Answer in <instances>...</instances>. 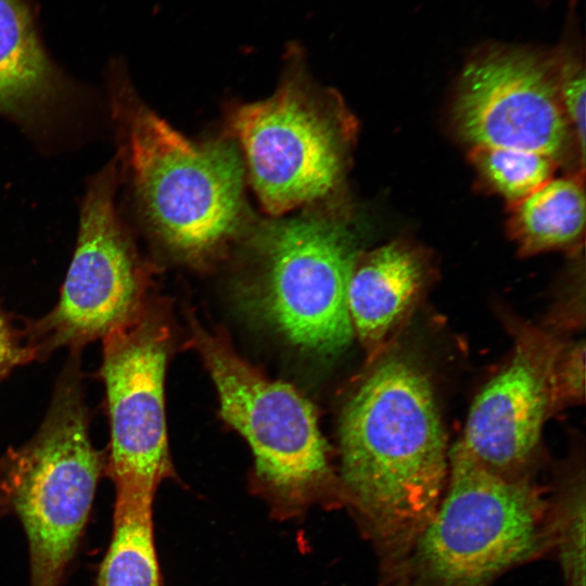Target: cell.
I'll list each match as a JSON object with an SVG mask.
<instances>
[{
  "mask_svg": "<svg viewBox=\"0 0 586 586\" xmlns=\"http://www.w3.org/2000/svg\"><path fill=\"white\" fill-rule=\"evenodd\" d=\"M339 445L342 508L372 547L381 578L407 553L447 483L449 450L425 371L403 354L379 358L342 409Z\"/></svg>",
  "mask_w": 586,
  "mask_h": 586,
  "instance_id": "1",
  "label": "cell"
},
{
  "mask_svg": "<svg viewBox=\"0 0 586 586\" xmlns=\"http://www.w3.org/2000/svg\"><path fill=\"white\" fill-rule=\"evenodd\" d=\"M448 460L435 512L379 586H493L511 570L551 556L544 489L489 471L461 441Z\"/></svg>",
  "mask_w": 586,
  "mask_h": 586,
  "instance_id": "2",
  "label": "cell"
},
{
  "mask_svg": "<svg viewBox=\"0 0 586 586\" xmlns=\"http://www.w3.org/2000/svg\"><path fill=\"white\" fill-rule=\"evenodd\" d=\"M113 112L139 207L177 257L209 259L238 230L244 166L227 140L194 142L141 103L116 67Z\"/></svg>",
  "mask_w": 586,
  "mask_h": 586,
  "instance_id": "3",
  "label": "cell"
},
{
  "mask_svg": "<svg viewBox=\"0 0 586 586\" xmlns=\"http://www.w3.org/2000/svg\"><path fill=\"white\" fill-rule=\"evenodd\" d=\"M190 343L215 384L221 418L251 447V489L271 518L296 521L315 507L342 508L336 468L313 403L243 359L221 332L189 315Z\"/></svg>",
  "mask_w": 586,
  "mask_h": 586,
  "instance_id": "4",
  "label": "cell"
},
{
  "mask_svg": "<svg viewBox=\"0 0 586 586\" xmlns=\"http://www.w3.org/2000/svg\"><path fill=\"white\" fill-rule=\"evenodd\" d=\"M79 354L58 379L37 433L0 457V517H16L29 549L30 586H61L105 472L91 442Z\"/></svg>",
  "mask_w": 586,
  "mask_h": 586,
  "instance_id": "5",
  "label": "cell"
},
{
  "mask_svg": "<svg viewBox=\"0 0 586 586\" xmlns=\"http://www.w3.org/2000/svg\"><path fill=\"white\" fill-rule=\"evenodd\" d=\"M249 307L302 351L333 357L355 336L347 304L358 256L344 220L328 213L265 224L254 238Z\"/></svg>",
  "mask_w": 586,
  "mask_h": 586,
  "instance_id": "6",
  "label": "cell"
},
{
  "mask_svg": "<svg viewBox=\"0 0 586 586\" xmlns=\"http://www.w3.org/2000/svg\"><path fill=\"white\" fill-rule=\"evenodd\" d=\"M116 181L115 162L92 178L59 302L42 318L25 320V337L36 360L60 347L79 353L132 319L151 298L150 272L115 206Z\"/></svg>",
  "mask_w": 586,
  "mask_h": 586,
  "instance_id": "7",
  "label": "cell"
},
{
  "mask_svg": "<svg viewBox=\"0 0 586 586\" xmlns=\"http://www.w3.org/2000/svg\"><path fill=\"white\" fill-rule=\"evenodd\" d=\"M99 375L105 385L110 445L105 474L115 498L154 500L176 477L165 418L164 382L174 335L168 309L150 298L103 339Z\"/></svg>",
  "mask_w": 586,
  "mask_h": 586,
  "instance_id": "8",
  "label": "cell"
},
{
  "mask_svg": "<svg viewBox=\"0 0 586 586\" xmlns=\"http://www.w3.org/2000/svg\"><path fill=\"white\" fill-rule=\"evenodd\" d=\"M231 127L263 207L279 216L329 194L343 169L345 133L336 107L300 69L275 93L239 106Z\"/></svg>",
  "mask_w": 586,
  "mask_h": 586,
  "instance_id": "9",
  "label": "cell"
},
{
  "mask_svg": "<svg viewBox=\"0 0 586 586\" xmlns=\"http://www.w3.org/2000/svg\"><path fill=\"white\" fill-rule=\"evenodd\" d=\"M454 118L472 148L518 149L556 160L573 133L552 50L525 46L489 42L470 55L458 78Z\"/></svg>",
  "mask_w": 586,
  "mask_h": 586,
  "instance_id": "10",
  "label": "cell"
},
{
  "mask_svg": "<svg viewBox=\"0 0 586 586\" xmlns=\"http://www.w3.org/2000/svg\"><path fill=\"white\" fill-rule=\"evenodd\" d=\"M509 364L474 398L461 440L486 469L509 480L530 473L544 423L556 411L553 373L561 341L534 326H514Z\"/></svg>",
  "mask_w": 586,
  "mask_h": 586,
  "instance_id": "11",
  "label": "cell"
},
{
  "mask_svg": "<svg viewBox=\"0 0 586 586\" xmlns=\"http://www.w3.org/2000/svg\"><path fill=\"white\" fill-rule=\"evenodd\" d=\"M425 281L421 256L394 241L358 254L348 282L347 304L354 334L377 361L395 329L418 300Z\"/></svg>",
  "mask_w": 586,
  "mask_h": 586,
  "instance_id": "12",
  "label": "cell"
},
{
  "mask_svg": "<svg viewBox=\"0 0 586 586\" xmlns=\"http://www.w3.org/2000/svg\"><path fill=\"white\" fill-rule=\"evenodd\" d=\"M67 81L47 54L27 0H0V114L26 125L47 120Z\"/></svg>",
  "mask_w": 586,
  "mask_h": 586,
  "instance_id": "13",
  "label": "cell"
},
{
  "mask_svg": "<svg viewBox=\"0 0 586 586\" xmlns=\"http://www.w3.org/2000/svg\"><path fill=\"white\" fill-rule=\"evenodd\" d=\"M511 207L509 232L524 255L569 247L584 232L582 178L550 179Z\"/></svg>",
  "mask_w": 586,
  "mask_h": 586,
  "instance_id": "14",
  "label": "cell"
},
{
  "mask_svg": "<svg viewBox=\"0 0 586 586\" xmlns=\"http://www.w3.org/2000/svg\"><path fill=\"white\" fill-rule=\"evenodd\" d=\"M153 501L115 498L112 535L97 586H163Z\"/></svg>",
  "mask_w": 586,
  "mask_h": 586,
  "instance_id": "15",
  "label": "cell"
},
{
  "mask_svg": "<svg viewBox=\"0 0 586 586\" xmlns=\"http://www.w3.org/2000/svg\"><path fill=\"white\" fill-rule=\"evenodd\" d=\"M551 557L556 558L563 586H586L584 469L570 471L548 496Z\"/></svg>",
  "mask_w": 586,
  "mask_h": 586,
  "instance_id": "16",
  "label": "cell"
},
{
  "mask_svg": "<svg viewBox=\"0 0 586 586\" xmlns=\"http://www.w3.org/2000/svg\"><path fill=\"white\" fill-rule=\"evenodd\" d=\"M470 161L483 181L511 205L552 179L557 160L542 153L492 146H474Z\"/></svg>",
  "mask_w": 586,
  "mask_h": 586,
  "instance_id": "17",
  "label": "cell"
},
{
  "mask_svg": "<svg viewBox=\"0 0 586 586\" xmlns=\"http://www.w3.org/2000/svg\"><path fill=\"white\" fill-rule=\"evenodd\" d=\"M556 410L583 403L585 397V343H561L553 373Z\"/></svg>",
  "mask_w": 586,
  "mask_h": 586,
  "instance_id": "18",
  "label": "cell"
},
{
  "mask_svg": "<svg viewBox=\"0 0 586 586\" xmlns=\"http://www.w3.org/2000/svg\"><path fill=\"white\" fill-rule=\"evenodd\" d=\"M36 360L25 337L24 329L14 324L13 317L0 306V382L18 366Z\"/></svg>",
  "mask_w": 586,
  "mask_h": 586,
  "instance_id": "19",
  "label": "cell"
}]
</instances>
